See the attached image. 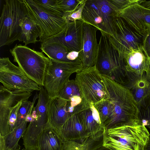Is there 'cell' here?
<instances>
[{
  "label": "cell",
  "instance_id": "cell-1",
  "mask_svg": "<svg viewBox=\"0 0 150 150\" xmlns=\"http://www.w3.org/2000/svg\"><path fill=\"white\" fill-rule=\"evenodd\" d=\"M102 77L112 107L111 115L103 124L104 129L142 122L139 118L137 104L128 89L107 76Z\"/></svg>",
  "mask_w": 150,
  "mask_h": 150
},
{
  "label": "cell",
  "instance_id": "cell-2",
  "mask_svg": "<svg viewBox=\"0 0 150 150\" xmlns=\"http://www.w3.org/2000/svg\"><path fill=\"white\" fill-rule=\"evenodd\" d=\"M150 134L142 122L105 129L103 146L111 150H144Z\"/></svg>",
  "mask_w": 150,
  "mask_h": 150
},
{
  "label": "cell",
  "instance_id": "cell-3",
  "mask_svg": "<svg viewBox=\"0 0 150 150\" xmlns=\"http://www.w3.org/2000/svg\"><path fill=\"white\" fill-rule=\"evenodd\" d=\"M96 64L100 74L125 86L127 81L124 59L111 43L108 35L101 32Z\"/></svg>",
  "mask_w": 150,
  "mask_h": 150
},
{
  "label": "cell",
  "instance_id": "cell-4",
  "mask_svg": "<svg viewBox=\"0 0 150 150\" xmlns=\"http://www.w3.org/2000/svg\"><path fill=\"white\" fill-rule=\"evenodd\" d=\"M119 11L112 0H87L82 13L83 21L114 37L116 32L115 20Z\"/></svg>",
  "mask_w": 150,
  "mask_h": 150
},
{
  "label": "cell",
  "instance_id": "cell-5",
  "mask_svg": "<svg viewBox=\"0 0 150 150\" xmlns=\"http://www.w3.org/2000/svg\"><path fill=\"white\" fill-rule=\"evenodd\" d=\"M10 52L13 61L25 74L40 86H44L45 76L51 62L50 59L43 52L21 44H16Z\"/></svg>",
  "mask_w": 150,
  "mask_h": 150
},
{
  "label": "cell",
  "instance_id": "cell-6",
  "mask_svg": "<svg viewBox=\"0 0 150 150\" xmlns=\"http://www.w3.org/2000/svg\"><path fill=\"white\" fill-rule=\"evenodd\" d=\"M23 1L28 16L40 30L39 41L59 36L65 31L67 23L63 16L44 8L35 0Z\"/></svg>",
  "mask_w": 150,
  "mask_h": 150
},
{
  "label": "cell",
  "instance_id": "cell-7",
  "mask_svg": "<svg viewBox=\"0 0 150 150\" xmlns=\"http://www.w3.org/2000/svg\"><path fill=\"white\" fill-rule=\"evenodd\" d=\"M0 18V47L18 40L21 33L20 21L27 16L23 0H5Z\"/></svg>",
  "mask_w": 150,
  "mask_h": 150
},
{
  "label": "cell",
  "instance_id": "cell-8",
  "mask_svg": "<svg viewBox=\"0 0 150 150\" xmlns=\"http://www.w3.org/2000/svg\"><path fill=\"white\" fill-rule=\"evenodd\" d=\"M51 60V64L47 70L43 86L49 99L58 96L69 80L71 75L84 68L81 62H69Z\"/></svg>",
  "mask_w": 150,
  "mask_h": 150
},
{
  "label": "cell",
  "instance_id": "cell-9",
  "mask_svg": "<svg viewBox=\"0 0 150 150\" xmlns=\"http://www.w3.org/2000/svg\"><path fill=\"white\" fill-rule=\"evenodd\" d=\"M74 80L85 101L95 103L107 98L102 75L95 65L84 68L76 73Z\"/></svg>",
  "mask_w": 150,
  "mask_h": 150
},
{
  "label": "cell",
  "instance_id": "cell-10",
  "mask_svg": "<svg viewBox=\"0 0 150 150\" xmlns=\"http://www.w3.org/2000/svg\"><path fill=\"white\" fill-rule=\"evenodd\" d=\"M40 87L38 102L32 112L35 120L30 123L22 136L23 144L28 150H37L38 137L48 122L47 105L49 98L43 86Z\"/></svg>",
  "mask_w": 150,
  "mask_h": 150
},
{
  "label": "cell",
  "instance_id": "cell-11",
  "mask_svg": "<svg viewBox=\"0 0 150 150\" xmlns=\"http://www.w3.org/2000/svg\"><path fill=\"white\" fill-rule=\"evenodd\" d=\"M0 82L10 90L31 93L40 89V86L29 79L18 66L12 63L8 57L0 58Z\"/></svg>",
  "mask_w": 150,
  "mask_h": 150
},
{
  "label": "cell",
  "instance_id": "cell-12",
  "mask_svg": "<svg viewBox=\"0 0 150 150\" xmlns=\"http://www.w3.org/2000/svg\"><path fill=\"white\" fill-rule=\"evenodd\" d=\"M115 22L116 26L115 35L114 37L108 35L120 57L124 59L133 50L142 47L143 37L121 18L117 17Z\"/></svg>",
  "mask_w": 150,
  "mask_h": 150
},
{
  "label": "cell",
  "instance_id": "cell-13",
  "mask_svg": "<svg viewBox=\"0 0 150 150\" xmlns=\"http://www.w3.org/2000/svg\"><path fill=\"white\" fill-rule=\"evenodd\" d=\"M31 92L10 90L3 86L0 87V134L4 136L10 132L8 119L11 112L21 100H28Z\"/></svg>",
  "mask_w": 150,
  "mask_h": 150
},
{
  "label": "cell",
  "instance_id": "cell-14",
  "mask_svg": "<svg viewBox=\"0 0 150 150\" xmlns=\"http://www.w3.org/2000/svg\"><path fill=\"white\" fill-rule=\"evenodd\" d=\"M122 18L143 37L150 32V9L136 4L120 11L117 16Z\"/></svg>",
  "mask_w": 150,
  "mask_h": 150
},
{
  "label": "cell",
  "instance_id": "cell-15",
  "mask_svg": "<svg viewBox=\"0 0 150 150\" xmlns=\"http://www.w3.org/2000/svg\"><path fill=\"white\" fill-rule=\"evenodd\" d=\"M74 112L79 117L88 136L95 137L103 134V126L98 113L93 104L84 100L75 108Z\"/></svg>",
  "mask_w": 150,
  "mask_h": 150
},
{
  "label": "cell",
  "instance_id": "cell-16",
  "mask_svg": "<svg viewBox=\"0 0 150 150\" xmlns=\"http://www.w3.org/2000/svg\"><path fill=\"white\" fill-rule=\"evenodd\" d=\"M98 30L96 27L84 22L82 50L79 54L84 68L95 65L98 50L96 36Z\"/></svg>",
  "mask_w": 150,
  "mask_h": 150
},
{
  "label": "cell",
  "instance_id": "cell-17",
  "mask_svg": "<svg viewBox=\"0 0 150 150\" xmlns=\"http://www.w3.org/2000/svg\"><path fill=\"white\" fill-rule=\"evenodd\" d=\"M74 111L69 101L59 96L49 98L47 105V125L58 132L69 115L73 113Z\"/></svg>",
  "mask_w": 150,
  "mask_h": 150
},
{
  "label": "cell",
  "instance_id": "cell-18",
  "mask_svg": "<svg viewBox=\"0 0 150 150\" xmlns=\"http://www.w3.org/2000/svg\"><path fill=\"white\" fill-rule=\"evenodd\" d=\"M84 22L76 20L68 23L65 30L60 35L49 39L59 42L69 52H80L82 47Z\"/></svg>",
  "mask_w": 150,
  "mask_h": 150
},
{
  "label": "cell",
  "instance_id": "cell-19",
  "mask_svg": "<svg viewBox=\"0 0 150 150\" xmlns=\"http://www.w3.org/2000/svg\"><path fill=\"white\" fill-rule=\"evenodd\" d=\"M125 86L129 90L137 104L150 94V80L147 72L139 74L126 70Z\"/></svg>",
  "mask_w": 150,
  "mask_h": 150
},
{
  "label": "cell",
  "instance_id": "cell-20",
  "mask_svg": "<svg viewBox=\"0 0 150 150\" xmlns=\"http://www.w3.org/2000/svg\"><path fill=\"white\" fill-rule=\"evenodd\" d=\"M58 133L63 139L82 141L88 137L77 114H70Z\"/></svg>",
  "mask_w": 150,
  "mask_h": 150
},
{
  "label": "cell",
  "instance_id": "cell-21",
  "mask_svg": "<svg viewBox=\"0 0 150 150\" xmlns=\"http://www.w3.org/2000/svg\"><path fill=\"white\" fill-rule=\"evenodd\" d=\"M63 140L56 130L47 125L38 137L37 150H62Z\"/></svg>",
  "mask_w": 150,
  "mask_h": 150
},
{
  "label": "cell",
  "instance_id": "cell-22",
  "mask_svg": "<svg viewBox=\"0 0 150 150\" xmlns=\"http://www.w3.org/2000/svg\"><path fill=\"white\" fill-rule=\"evenodd\" d=\"M124 59L126 71L139 74L148 71V57L143 47L133 50L125 57Z\"/></svg>",
  "mask_w": 150,
  "mask_h": 150
},
{
  "label": "cell",
  "instance_id": "cell-23",
  "mask_svg": "<svg viewBox=\"0 0 150 150\" xmlns=\"http://www.w3.org/2000/svg\"><path fill=\"white\" fill-rule=\"evenodd\" d=\"M40 49L51 60L64 62H70L67 58L69 52L59 42L50 39L46 40L41 43Z\"/></svg>",
  "mask_w": 150,
  "mask_h": 150
},
{
  "label": "cell",
  "instance_id": "cell-24",
  "mask_svg": "<svg viewBox=\"0 0 150 150\" xmlns=\"http://www.w3.org/2000/svg\"><path fill=\"white\" fill-rule=\"evenodd\" d=\"M21 33L18 40L23 42L25 45L30 43L35 44L39 41L37 38L40 37L41 31L39 26L28 16L20 21Z\"/></svg>",
  "mask_w": 150,
  "mask_h": 150
},
{
  "label": "cell",
  "instance_id": "cell-25",
  "mask_svg": "<svg viewBox=\"0 0 150 150\" xmlns=\"http://www.w3.org/2000/svg\"><path fill=\"white\" fill-rule=\"evenodd\" d=\"M103 134L95 137L88 136L80 142L63 139L62 150H97L103 146Z\"/></svg>",
  "mask_w": 150,
  "mask_h": 150
},
{
  "label": "cell",
  "instance_id": "cell-26",
  "mask_svg": "<svg viewBox=\"0 0 150 150\" xmlns=\"http://www.w3.org/2000/svg\"><path fill=\"white\" fill-rule=\"evenodd\" d=\"M27 122L25 120L6 135L0 134V150H19L18 141L25 131Z\"/></svg>",
  "mask_w": 150,
  "mask_h": 150
},
{
  "label": "cell",
  "instance_id": "cell-27",
  "mask_svg": "<svg viewBox=\"0 0 150 150\" xmlns=\"http://www.w3.org/2000/svg\"><path fill=\"white\" fill-rule=\"evenodd\" d=\"M58 96L69 101L74 110L84 100L79 87L74 79L69 80L66 83Z\"/></svg>",
  "mask_w": 150,
  "mask_h": 150
},
{
  "label": "cell",
  "instance_id": "cell-28",
  "mask_svg": "<svg viewBox=\"0 0 150 150\" xmlns=\"http://www.w3.org/2000/svg\"><path fill=\"white\" fill-rule=\"evenodd\" d=\"M97 110L103 125L104 123L111 115L112 107L111 103L107 98L95 103H92Z\"/></svg>",
  "mask_w": 150,
  "mask_h": 150
},
{
  "label": "cell",
  "instance_id": "cell-29",
  "mask_svg": "<svg viewBox=\"0 0 150 150\" xmlns=\"http://www.w3.org/2000/svg\"><path fill=\"white\" fill-rule=\"evenodd\" d=\"M38 97L39 95H36L32 102L28 100L23 102L18 111L15 127L24 122L27 115L32 112L35 101Z\"/></svg>",
  "mask_w": 150,
  "mask_h": 150
},
{
  "label": "cell",
  "instance_id": "cell-30",
  "mask_svg": "<svg viewBox=\"0 0 150 150\" xmlns=\"http://www.w3.org/2000/svg\"><path fill=\"white\" fill-rule=\"evenodd\" d=\"M139 118L144 124L150 120V94L137 104Z\"/></svg>",
  "mask_w": 150,
  "mask_h": 150
},
{
  "label": "cell",
  "instance_id": "cell-31",
  "mask_svg": "<svg viewBox=\"0 0 150 150\" xmlns=\"http://www.w3.org/2000/svg\"><path fill=\"white\" fill-rule=\"evenodd\" d=\"M87 0H56L55 6L64 13L73 11Z\"/></svg>",
  "mask_w": 150,
  "mask_h": 150
},
{
  "label": "cell",
  "instance_id": "cell-32",
  "mask_svg": "<svg viewBox=\"0 0 150 150\" xmlns=\"http://www.w3.org/2000/svg\"><path fill=\"white\" fill-rule=\"evenodd\" d=\"M39 5L52 13L64 16V13L55 6L56 0H35Z\"/></svg>",
  "mask_w": 150,
  "mask_h": 150
},
{
  "label": "cell",
  "instance_id": "cell-33",
  "mask_svg": "<svg viewBox=\"0 0 150 150\" xmlns=\"http://www.w3.org/2000/svg\"><path fill=\"white\" fill-rule=\"evenodd\" d=\"M85 3L81 5L74 11L64 13L63 17L67 23L76 20L83 21L82 19V13Z\"/></svg>",
  "mask_w": 150,
  "mask_h": 150
},
{
  "label": "cell",
  "instance_id": "cell-34",
  "mask_svg": "<svg viewBox=\"0 0 150 150\" xmlns=\"http://www.w3.org/2000/svg\"><path fill=\"white\" fill-rule=\"evenodd\" d=\"M24 101H25L21 100L13 108L11 112L8 119V125L10 132L15 128L18 111L23 102Z\"/></svg>",
  "mask_w": 150,
  "mask_h": 150
},
{
  "label": "cell",
  "instance_id": "cell-35",
  "mask_svg": "<svg viewBox=\"0 0 150 150\" xmlns=\"http://www.w3.org/2000/svg\"><path fill=\"white\" fill-rule=\"evenodd\" d=\"M142 47L146 54L150 57V32L143 37Z\"/></svg>",
  "mask_w": 150,
  "mask_h": 150
},
{
  "label": "cell",
  "instance_id": "cell-36",
  "mask_svg": "<svg viewBox=\"0 0 150 150\" xmlns=\"http://www.w3.org/2000/svg\"><path fill=\"white\" fill-rule=\"evenodd\" d=\"M139 4L146 8L150 9V0H140Z\"/></svg>",
  "mask_w": 150,
  "mask_h": 150
},
{
  "label": "cell",
  "instance_id": "cell-37",
  "mask_svg": "<svg viewBox=\"0 0 150 150\" xmlns=\"http://www.w3.org/2000/svg\"><path fill=\"white\" fill-rule=\"evenodd\" d=\"M35 119L33 118L32 115V112L29 114L27 116L25 120L27 122L30 123L34 121Z\"/></svg>",
  "mask_w": 150,
  "mask_h": 150
},
{
  "label": "cell",
  "instance_id": "cell-38",
  "mask_svg": "<svg viewBox=\"0 0 150 150\" xmlns=\"http://www.w3.org/2000/svg\"><path fill=\"white\" fill-rule=\"evenodd\" d=\"M144 150H150V139L145 146Z\"/></svg>",
  "mask_w": 150,
  "mask_h": 150
},
{
  "label": "cell",
  "instance_id": "cell-39",
  "mask_svg": "<svg viewBox=\"0 0 150 150\" xmlns=\"http://www.w3.org/2000/svg\"><path fill=\"white\" fill-rule=\"evenodd\" d=\"M148 57L149 59V67L148 71L147 72L148 76L150 80V57H149L148 56Z\"/></svg>",
  "mask_w": 150,
  "mask_h": 150
},
{
  "label": "cell",
  "instance_id": "cell-40",
  "mask_svg": "<svg viewBox=\"0 0 150 150\" xmlns=\"http://www.w3.org/2000/svg\"><path fill=\"white\" fill-rule=\"evenodd\" d=\"M97 150H111L110 149L104 147L103 146H102L101 147L99 148Z\"/></svg>",
  "mask_w": 150,
  "mask_h": 150
},
{
  "label": "cell",
  "instance_id": "cell-41",
  "mask_svg": "<svg viewBox=\"0 0 150 150\" xmlns=\"http://www.w3.org/2000/svg\"><path fill=\"white\" fill-rule=\"evenodd\" d=\"M144 125H146L148 128L150 129V120L147 122Z\"/></svg>",
  "mask_w": 150,
  "mask_h": 150
},
{
  "label": "cell",
  "instance_id": "cell-42",
  "mask_svg": "<svg viewBox=\"0 0 150 150\" xmlns=\"http://www.w3.org/2000/svg\"><path fill=\"white\" fill-rule=\"evenodd\" d=\"M22 150H27V149H26L25 148H23Z\"/></svg>",
  "mask_w": 150,
  "mask_h": 150
}]
</instances>
